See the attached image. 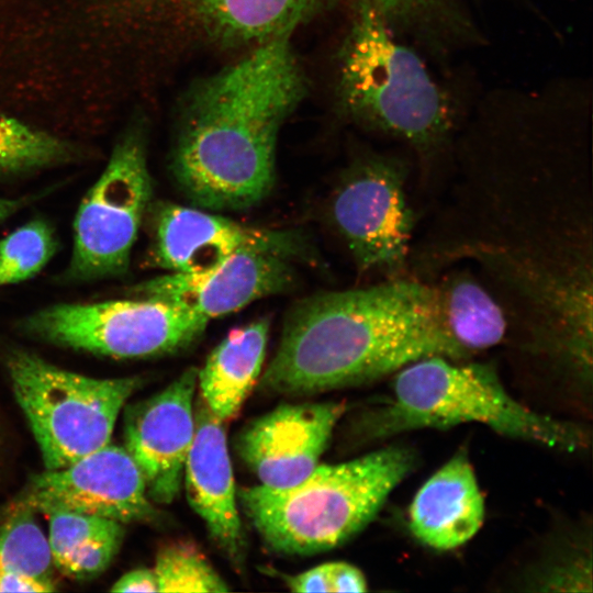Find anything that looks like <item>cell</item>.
Returning a JSON list of instances; mask_svg holds the SVG:
<instances>
[{
	"label": "cell",
	"instance_id": "6da1fadb",
	"mask_svg": "<svg viewBox=\"0 0 593 593\" xmlns=\"http://www.w3.org/2000/svg\"><path fill=\"white\" fill-rule=\"evenodd\" d=\"M307 90L290 37L242 53L193 83L182 98L172 175L195 205L251 208L271 191L281 127Z\"/></svg>",
	"mask_w": 593,
	"mask_h": 593
},
{
	"label": "cell",
	"instance_id": "7a4b0ae2",
	"mask_svg": "<svg viewBox=\"0 0 593 593\" xmlns=\"http://www.w3.org/2000/svg\"><path fill=\"white\" fill-rule=\"evenodd\" d=\"M429 356L462 360L444 328L437 288L394 277L296 302L258 382L267 393L314 395L374 381Z\"/></svg>",
	"mask_w": 593,
	"mask_h": 593
},
{
	"label": "cell",
	"instance_id": "3957f363",
	"mask_svg": "<svg viewBox=\"0 0 593 593\" xmlns=\"http://www.w3.org/2000/svg\"><path fill=\"white\" fill-rule=\"evenodd\" d=\"M339 0H85L93 43L119 65L138 53L249 51L291 37Z\"/></svg>",
	"mask_w": 593,
	"mask_h": 593
},
{
	"label": "cell",
	"instance_id": "277c9868",
	"mask_svg": "<svg viewBox=\"0 0 593 593\" xmlns=\"http://www.w3.org/2000/svg\"><path fill=\"white\" fill-rule=\"evenodd\" d=\"M336 99L349 122L424 154L440 149L456 125L448 91L369 0H357L339 48Z\"/></svg>",
	"mask_w": 593,
	"mask_h": 593
},
{
	"label": "cell",
	"instance_id": "5b68a950",
	"mask_svg": "<svg viewBox=\"0 0 593 593\" xmlns=\"http://www.w3.org/2000/svg\"><path fill=\"white\" fill-rule=\"evenodd\" d=\"M395 373L391 395L359 417L358 435L362 439L480 423L500 435L567 452L589 444L582 427L515 400L488 363L429 356Z\"/></svg>",
	"mask_w": 593,
	"mask_h": 593
},
{
	"label": "cell",
	"instance_id": "8992f818",
	"mask_svg": "<svg viewBox=\"0 0 593 593\" xmlns=\"http://www.w3.org/2000/svg\"><path fill=\"white\" fill-rule=\"evenodd\" d=\"M415 461L407 447L388 446L346 462L318 465L292 486L239 488L237 500L268 549L314 555L362 530Z\"/></svg>",
	"mask_w": 593,
	"mask_h": 593
},
{
	"label": "cell",
	"instance_id": "52a82bcc",
	"mask_svg": "<svg viewBox=\"0 0 593 593\" xmlns=\"http://www.w3.org/2000/svg\"><path fill=\"white\" fill-rule=\"evenodd\" d=\"M5 367L45 470L64 468L108 445L122 407L143 383L138 376L80 374L20 348L8 351Z\"/></svg>",
	"mask_w": 593,
	"mask_h": 593
},
{
	"label": "cell",
	"instance_id": "ba28073f",
	"mask_svg": "<svg viewBox=\"0 0 593 593\" xmlns=\"http://www.w3.org/2000/svg\"><path fill=\"white\" fill-rule=\"evenodd\" d=\"M209 320L175 303L134 296L94 303H61L21 322L40 340L115 359L171 355L193 345Z\"/></svg>",
	"mask_w": 593,
	"mask_h": 593
},
{
	"label": "cell",
	"instance_id": "9c48e42d",
	"mask_svg": "<svg viewBox=\"0 0 593 593\" xmlns=\"http://www.w3.org/2000/svg\"><path fill=\"white\" fill-rule=\"evenodd\" d=\"M152 189L145 128L135 123L79 204L67 278L88 281L127 271Z\"/></svg>",
	"mask_w": 593,
	"mask_h": 593
},
{
	"label": "cell",
	"instance_id": "30bf717a",
	"mask_svg": "<svg viewBox=\"0 0 593 593\" xmlns=\"http://www.w3.org/2000/svg\"><path fill=\"white\" fill-rule=\"evenodd\" d=\"M405 179L401 159L370 155L351 165L332 195V224L363 271L394 278L405 266L414 226Z\"/></svg>",
	"mask_w": 593,
	"mask_h": 593
},
{
	"label": "cell",
	"instance_id": "8fae6325",
	"mask_svg": "<svg viewBox=\"0 0 593 593\" xmlns=\"http://www.w3.org/2000/svg\"><path fill=\"white\" fill-rule=\"evenodd\" d=\"M137 465L124 447L111 445L56 470L31 478L7 512L65 511L126 523H153L159 513Z\"/></svg>",
	"mask_w": 593,
	"mask_h": 593
},
{
	"label": "cell",
	"instance_id": "7c38bea8",
	"mask_svg": "<svg viewBox=\"0 0 593 593\" xmlns=\"http://www.w3.org/2000/svg\"><path fill=\"white\" fill-rule=\"evenodd\" d=\"M266 251L290 260L304 259L310 247L303 234L246 225L176 203H160L154 217L152 265L170 272L201 273L239 251Z\"/></svg>",
	"mask_w": 593,
	"mask_h": 593
},
{
	"label": "cell",
	"instance_id": "4fadbf2b",
	"mask_svg": "<svg viewBox=\"0 0 593 593\" xmlns=\"http://www.w3.org/2000/svg\"><path fill=\"white\" fill-rule=\"evenodd\" d=\"M194 367L124 413V448L142 472L148 497L170 504L178 496L195 429Z\"/></svg>",
	"mask_w": 593,
	"mask_h": 593
},
{
	"label": "cell",
	"instance_id": "5bb4252c",
	"mask_svg": "<svg viewBox=\"0 0 593 593\" xmlns=\"http://www.w3.org/2000/svg\"><path fill=\"white\" fill-rule=\"evenodd\" d=\"M346 410L337 401L283 403L239 432L236 451L260 484L292 486L320 465Z\"/></svg>",
	"mask_w": 593,
	"mask_h": 593
},
{
	"label": "cell",
	"instance_id": "9a60e30c",
	"mask_svg": "<svg viewBox=\"0 0 593 593\" xmlns=\"http://www.w3.org/2000/svg\"><path fill=\"white\" fill-rule=\"evenodd\" d=\"M291 261L266 251H239L212 270L169 272L136 284L131 293L175 303L210 321L292 288Z\"/></svg>",
	"mask_w": 593,
	"mask_h": 593
},
{
	"label": "cell",
	"instance_id": "2e32d148",
	"mask_svg": "<svg viewBox=\"0 0 593 593\" xmlns=\"http://www.w3.org/2000/svg\"><path fill=\"white\" fill-rule=\"evenodd\" d=\"M195 429L183 468L182 484L192 510L209 536L237 568L246 555L237 489L230 459L224 422L199 396L194 402Z\"/></svg>",
	"mask_w": 593,
	"mask_h": 593
},
{
	"label": "cell",
	"instance_id": "e0dca14e",
	"mask_svg": "<svg viewBox=\"0 0 593 593\" xmlns=\"http://www.w3.org/2000/svg\"><path fill=\"white\" fill-rule=\"evenodd\" d=\"M484 519V500L467 454L457 452L418 489L409 527L423 545L451 550L470 540Z\"/></svg>",
	"mask_w": 593,
	"mask_h": 593
},
{
	"label": "cell",
	"instance_id": "ac0fdd59",
	"mask_svg": "<svg viewBox=\"0 0 593 593\" xmlns=\"http://www.w3.org/2000/svg\"><path fill=\"white\" fill-rule=\"evenodd\" d=\"M269 331L267 317L233 329L198 369L199 396L224 423L239 413L259 381Z\"/></svg>",
	"mask_w": 593,
	"mask_h": 593
},
{
	"label": "cell",
	"instance_id": "d6986e66",
	"mask_svg": "<svg viewBox=\"0 0 593 593\" xmlns=\"http://www.w3.org/2000/svg\"><path fill=\"white\" fill-rule=\"evenodd\" d=\"M400 40L435 57L479 44L481 34L460 0H369Z\"/></svg>",
	"mask_w": 593,
	"mask_h": 593
},
{
	"label": "cell",
	"instance_id": "ffe728a7",
	"mask_svg": "<svg viewBox=\"0 0 593 593\" xmlns=\"http://www.w3.org/2000/svg\"><path fill=\"white\" fill-rule=\"evenodd\" d=\"M54 568L75 580L101 574L124 538L122 523L94 515L57 511L47 514Z\"/></svg>",
	"mask_w": 593,
	"mask_h": 593
},
{
	"label": "cell",
	"instance_id": "44dd1931",
	"mask_svg": "<svg viewBox=\"0 0 593 593\" xmlns=\"http://www.w3.org/2000/svg\"><path fill=\"white\" fill-rule=\"evenodd\" d=\"M436 288L444 328L462 360L504 339V312L473 278L457 275Z\"/></svg>",
	"mask_w": 593,
	"mask_h": 593
},
{
	"label": "cell",
	"instance_id": "7402d4cb",
	"mask_svg": "<svg viewBox=\"0 0 593 593\" xmlns=\"http://www.w3.org/2000/svg\"><path fill=\"white\" fill-rule=\"evenodd\" d=\"M74 144L0 109V176H15L71 160Z\"/></svg>",
	"mask_w": 593,
	"mask_h": 593
},
{
	"label": "cell",
	"instance_id": "603a6c76",
	"mask_svg": "<svg viewBox=\"0 0 593 593\" xmlns=\"http://www.w3.org/2000/svg\"><path fill=\"white\" fill-rule=\"evenodd\" d=\"M29 510L7 512L0 523V571L54 582L48 538Z\"/></svg>",
	"mask_w": 593,
	"mask_h": 593
},
{
	"label": "cell",
	"instance_id": "cb8c5ba5",
	"mask_svg": "<svg viewBox=\"0 0 593 593\" xmlns=\"http://www.w3.org/2000/svg\"><path fill=\"white\" fill-rule=\"evenodd\" d=\"M158 592L230 591L227 582L192 542L178 540L163 546L155 559Z\"/></svg>",
	"mask_w": 593,
	"mask_h": 593
},
{
	"label": "cell",
	"instance_id": "d4e9b609",
	"mask_svg": "<svg viewBox=\"0 0 593 593\" xmlns=\"http://www.w3.org/2000/svg\"><path fill=\"white\" fill-rule=\"evenodd\" d=\"M52 226L42 219L29 221L0 239V287L25 281L38 273L56 251Z\"/></svg>",
	"mask_w": 593,
	"mask_h": 593
},
{
	"label": "cell",
	"instance_id": "484cf974",
	"mask_svg": "<svg viewBox=\"0 0 593 593\" xmlns=\"http://www.w3.org/2000/svg\"><path fill=\"white\" fill-rule=\"evenodd\" d=\"M530 569L524 580L525 591L533 592H592L591 545L584 539L561 546Z\"/></svg>",
	"mask_w": 593,
	"mask_h": 593
},
{
	"label": "cell",
	"instance_id": "4316f807",
	"mask_svg": "<svg viewBox=\"0 0 593 593\" xmlns=\"http://www.w3.org/2000/svg\"><path fill=\"white\" fill-rule=\"evenodd\" d=\"M284 582L293 592H333L331 562L316 566L295 575H287Z\"/></svg>",
	"mask_w": 593,
	"mask_h": 593
},
{
	"label": "cell",
	"instance_id": "83f0119b",
	"mask_svg": "<svg viewBox=\"0 0 593 593\" xmlns=\"http://www.w3.org/2000/svg\"><path fill=\"white\" fill-rule=\"evenodd\" d=\"M333 592H365L368 583L365 574L355 566L331 562Z\"/></svg>",
	"mask_w": 593,
	"mask_h": 593
},
{
	"label": "cell",
	"instance_id": "f1b7e54d",
	"mask_svg": "<svg viewBox=\"0 0 593 593\" xmlns=\"http://www.w3.org/2000/svg\"><path fill=\"white\" fill-rule=\"evenodd\" d=\"M112 592H158L154 569L139 568L124 573L111 586Z\"/></svg>",
	"mask_w": 593,
	"mask_h": 593
},
{
	"label": "cell",
	"instance_id": "f546056e",
	"mask_svg": "<svg viewBox=\"0 0 593 593\" xmlns=\"http://www.w3.org/2000/svg\"><path fill=\"white\" fill-rule=\"evenodd\" d=\"M55 582L43 581L25 574L0 571V592H53Z\"/></svg>",
	"mask_w": 593,
	"mask_h": 593
},
{
	"label": "cell",
	"instance_id": "4dcf8cb0",
	"mask_svg": "<svg viewBox=\"0 0 593 593\" xmlns=\"http://www.w3.org/2000/svg\"><path fill=\"white\" fill-rule=\"evenodd\" d=\"M23 205L22 199L0 198V224Z\"/></svg>",
	"mask_w": 593,
	"mask_h": 593
}]
</instances>
